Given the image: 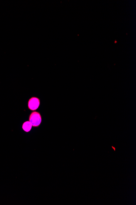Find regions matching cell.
I'll use <instances>...</instances> for the list:
<instances>
[{"mask_svg": "<svg viewBox=\"0 0 136 205\" xmlns=\"http://www.w3.org/2000/svg\"><path fill=\"white\" fill-rule=\"evenodd\" d=\"M32 125L30 121H26L23 124L22 128L24 131L26 132H30L32 129Z\"/></svg>", "mask_w": 136, "mask_h": 205, "instance_id": "obj_3", "label": "cell"}, {"mask_svg": "<svg viewBox=\"0 0 136 205\" xmlns=\"http://www.w3.org/2000/svg\"><path fill=\"white\" fill-rule=\"evenodd\" d=\"M40 105L39 99L36 97H32L29 100L28 107L29 110L34 111L37 110Z\"/></svg>", "mask_w": 136, "mask_h": 205, "instance_id": "obj_2", "label": "cell"}, {"mask_svg": "<svg viewBox=\"0 0 136 205\" xmlns=\"http://www.w3.org/2000/svg\"><path fill=\"white\" fill-rule=\"evenodd\" d=\"M29 121L34 127L39 126L42 122V117L40 113L36 111L32 112L29 117Z\"/></svg>", "mask_w": 136, "mask_h": 205, "instance_id": "obj_1", "label": "cell"}]
</instances>
